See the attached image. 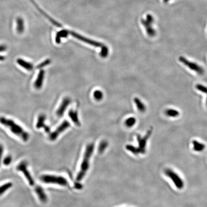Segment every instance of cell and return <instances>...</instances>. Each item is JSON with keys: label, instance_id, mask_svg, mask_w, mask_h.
Wrapping results in <instances>:
<instances>
[{"label": "cell", "instance_id": "obj_2", "mask_svg": "<svg viewBox=\"0 0 207 207\" xmlns=\"http://www.w3.org/2000/svg\"><path fill=\"white\" fill-rule=\"evenodd\" d=\"M94 144H89L87 145L84 152V155L81 165L80 171H79L76 177L78 181H81L85 177L89 168L91 157L94 151Z\"/></svg>", "mask_w": 207, "mask_h": 207}, {"label": "cell", "instance_id": "obj_22", "mask_svg": "<svg viewBox=\"0 0 207 207\" xmlns=\"http://www.w3.org/2000/svg\"><path fill=\"white\" fill-rule=\"evenodd\" d=\"M13 185V184L12 182L6 183L5 184L2 185L0 186V196H2L3 194H4L8 190L10 189Z\"/></svg>", "mask_w": 207, "mask_h": 207}, {"label": "cell", "instance_id": "obj_28", "mask_svg": "<svg viewBox=\"0 0 207 207\" xmlns=\"http://www.w3.org/2000/svg\"><path fill=\"white\" fill-rule=\"evenodd\" d=\"M94 97L96 100L101 101L103 98V93L100 90H96L94 93Z\"/></svg>", "mask_w": 207, "mask_h": 207}, {"label": "cell", "instance_id": "obj_11", "mask_svg": "<svg viewBox=\"0 0 207 207\" xmlns=\"http://www.w3.org/2000/svg\"><path fill=\"white\" fill-rule=\"evenodd\" d=\"M29 1H30V2L32 3V4L34 6H35L36 8L39 11V13H41L44 16H45V18H47L51 22V23L53 24L54 25H55V26H57L58 28H61V26H62L58 22H57L56 21H55L54 19L51 18V16H49L43 10L41 9L40 7L38 5V4L36 3V2H35L34 0H29Z\"/></svg>", "mask_w": 207, "mask_h": 207}, {"label": "cell", "instance_id": "obj_27", "mask_svg": "<svg viewBox=\"0 0 207 207\" xmlns=\"http://www.w3.org/2000/svg\"><path fill=\"white\" fill-rule=\"evenodd\" d=\"M107 145H108V142L107 141H103L101 142L98 147L99 152L100 154L103 153L107 147Z\"/></svg>", "mask_w": 207, "mask_h": 207}, {"label": "cell", "instance_id": "obj_13", "mask_svg": "<svg viewBox=\"0 0 207 207\" xmlns=\"http://www.w3.org/2000/svg\"><path fill=\"white\" fill-rule=\"evenodd\" d=\"M45 120H46V116L45 115H40L38 117V121L36 124V127L37 129H40L43 127L45 132L47 133H49L51 129L49 126L45 124Z\"/></svg>", "mask_w": 207, "mask_h": 207}, {"label": "cell", "instance_id": "obj_23", "mask_svg": "<svg viewBox=\"0 0 207 207\" xmlns=\"http://www.w3.org/2000/svg\"><path fill=\"white\" fill-rule=\"evenodd\" d=\"M165 114L170 117H175L179 116L180 113L178 110L174 109H168L165 110Z\"/></svg>", "mask_w": 207, "mask_h": 207}, {"label": "cell", "instance_id": "obj_20", "mask_svg": "<svg viewBox=\"0 0 207 207\" xmlns=\"http://www.w3.org/2000/svg\"><path fill=\"white\" fill-rule=\"evenodd\" d=\"M134 101L136 104L137 108L140 112L144 113L145 111L146 108L145 105L144 104V103L142 102V101L139 98L135 97L134 99Z\"/></svg>", "mask_w": 207, "mask_h": 207}, {"label": "cell", "instance_id": "obj_24", "mask_svg": "<svg viewBox=\"0 0 207 207\" xmlns=\"http://www.w3.org/2000/svg\"><path fill=\"white\" fill-rule=\"evenodd\" d=\"M126 148L127 151H129L135 155H137L140 154V151L138 147H136L133 145H129V144L127 145L126 146Z\"/></svg>", "mask_w": 207, "mask_h": 207}, {"label": "cell", "instance_id": "obj_8", "mask_svg": "<svg viewBox=\"0 0 207 207\" xmlns=\"http://www.w3.org/2000/svg\"><path fill=\"white\" fill-rule=\"evenodd\" d=\"M179 61L184 65L189 68L190 70L195 71L199 75H202L204 73V69L202 67L195 62H191L190 61H188L184 57H179Z\"/></svg>", "mask_w": 207, "mask_h": 207}, {"label": "cell", "instance_id": "obj_31", "mask_svg": "<svg viewBox=\"0 0 207 207\" xmlns=\"http://www.w3.org/2000/svg\"><path fill=\"white\" fill-rule=\"evenodd\" d=\"M51 63V61L49 59H47L44 61L43 62H41L40 63L36 66L37 69H41L44 67L46 66Z\"/></svg>", "mask_w": 207, "mask_h": 207}, {"label": "cell", "instance_id": "obj_17", "mask_svg": "<svg viewBox=\"0 0 207 207\" xmlns=\"http://www.w3.org/2000/svg\"><path fill=\"white\" fill-rule=\"evenodd\" d=\"M16 61L20 66L25 68L26 70L30 71L33 69L34 66L31 63L28 62L22 59H19V58L17 59Z\"/></svg>", "mask_w": 207, "mask_h": 207}, {"label": "cell", "instance_id": "obj_14", "mask_svg": "<svg viewBox=\"0 0 207 207\" xmlns=\"http://www.w3.org/2000/svg\"><path fill=\"white\" fill-rule=\"evenodd\" d=\"M35 191L40 201L42 202H46L48 200V197L42 187L36 185L35 187Z\"/></svg>", "mask_w": 207, "mask_h": 207}, {"label": "cell", "instance_id": "obj_3", "mask_svg": "<svg viewBox=\"0 0 207 207\" xmlns=\"http://www.w3.org/2000/svg\"><path fill=\"white\" fill-rule=\"evenodd\" d=\"M40 180L46 184H55L64 187L69 185L67 180L61 176L44 175L40 177Z\"/></svg>", "mask_w": 207, "mask_h": 207}, {"label": "cell", "instance_id": "obj_9", "mask_svg": "<svg viewBox=\"0 0 207 207\" xmlns=\"http://www.w3.org/2000/svg\"><path fill=\"white\" fill-rule=\"evenodd\" d=\"M69 34H70V35H71L72 36L76 38V39L80 40L82 41H83V42H84L86 43L92 45V46H93L95 47L102 48L104 45H103V44L101 43H100V42H97V41H96L93 40L92 39L86 38V37L79 35V34L73 32V31H69Z\"/></svg>", "mask_w": 207, "mask_h": 207}, {"label": "cell", "instance_id": "obj_16", "mask_svg": "<svg viewBox=\"0 0 207 207\" xmlns=\"http://www.w3.org/2000/svg\"><path fill=\"white\" fill-rule=\"evenodd\" d=\"M16 31L18 33L22 34L24 32L25 28V21L21 17L16 18Z\"/></svg>", "mask_w": 207, "mask_h": 207}, {"label": "cell", "instance_id": "obj_30", "mask_svg": "<svg viewBox=\"0 0 207 207\" xmlns=\"http://www.w3.org/2000/svg\"><path fill=\"white\" fill-rule=\"evenodd\" d=\"M12 162V157L11 155L6 156L3 160V164L5 166H8L10 165Z\"/></svg>", "mask_w": 207, "mask_h": 207}, {"label": "cell", "instance_id": "obj_19", "mask_svg": "<svg viewBox=\"0 0 207 207\" xmlns=\"http://www.w3.org/2000/svg\"><path fill=\"white\" fill-rule=\"evenodd\" d=\"M69 35V31L67 30H62L57 33L55 41L57 44H59L61 42L62 38H66Z\"/></svg>", "mask_w": 207, "mask_h": 207}, {"label": "cell", "instance_id": "obj_15", "mask_svg": "<svg viewBox=\"0 0 207 207\" xmlns=\"http://www.w3.org/2000/svg\"><path fill=\"white\" fill-rule=\"evenodd\" d=\"M45 76V71L43 70H41L38 74V77L36 78L35 83L34 86L37 89H40L42 87L43 84L44 79Z\"/></svg>", "mask_w": 207, "mask_h": 207}, {"label": "cell", "instance_id": "obj_21", "mask_svg": "<svg viewBox=\"0 0 207 207\" xmlns=\"http://www.w3.org/2000/svg\"><path fill=\"white\" fill-rule=\"evenodd\" d=\"M192 144L193 145V149L196 152H202L205 149L206 147L205 145L204 144L196 140L193 141Z\"/></svg>", "mask_w": 207, "mask_h": 207}, {"label": "cell", "instance_id": "obj_5", "mask_svg": "<svg viewBox=\"0 0 207 207\" xmlns=\"http://www.w3.org/2000/svg\"><path fill=\"white\" fill-rule=\"evenodd\" d=\"M16 170L19 172H21L24 174L30 185L33 186L35 185V181L28 169V163L26 162L23 161L20 162L16 167Z\"/></svg>", "mask_w": 207, "mask_h": 207}, {"label": "cell", "instance_id": "obj_10", "mask_svg": "<svg viewBox=\"0 0 207 207\" xmlns=\"http://www.w3.org/2000/svg\"><path fill=\"white\" fill-rule=\"evenodd\" d=\"M70 123L67 120H64L54 131L49 135V139L51 141H55L61 133L64 131L68 127H70Z\"/></svg>", "mask_w": 207, "mask_h": 207}, {"label": "cell", "instance_id": "obj_34", "mask_svg": "<svg viewBox=\"0 0 207 207\" xmlns=\"http://www.w3.org/2000/svg\"><path fill=\"white\" fill-rule=\"evenodd\" d=\"M5 56H2V55H0V61H3L5 60Z\"/></svg>", "mask_w": 207, "mask_h": 207}, {"label": "cell", "instance_id": "obj_6", "mask_svg": "<svg viewBox=\"0 0 207 207\" xmlns=\"http://www.w3.org/2000/svg\"><path fill=\"white\" fill-rule=\"evenodd\" d=\"M152 132V127H151L147 132L145 136L142 137L141 135L139 134L137 135V140L138 143L139 144V147L140 153L142 154H144L146 152V149L147 142L149 138L150 137Z\"/></svg>", "mask_w": 207, "mask_h": 207}, {"label": "cell", "instance_id": "obj_12", "mask_svg": "<svg viewBox=\"0 0 207 207\" xmlns=\"http://www.w3.org/2000/svg\"><path fill=\"white\" fill-rule=\"evenodd\" d=\"M71 102V100L69 98L66 97L65 98H64L62 103L59 106V109H58V110H57V116L59 117H62L64 113L66 110L67 108L70 104Z\"/></svg>", "mask_w": 207, "mask_h": 207}, {"label": "cell", "instance_id": "obj_7", "mask_svg": "<svg viewBox=\"0 0 207 207\" xmlns=\"http://www.w3.org/2000/svg\"><path fill=\"white\" fill-rule=\"evenodd\" d=\"M154 21V18L151 14H148L145 19H142L141 20L142 24L146 29L147 33L151 37L154 36L156 35V31L152 26Z\"/></svg>", "mask_w": 207, "mask_h": 207}, {"label": "cell", "instance_id": "obj_4", "mask_svg": "<svg viewBox=\"0 0 207 207\" xmlns=\"http://www.w3.org/2000/svg\"><path fill=\"white\" fill-rule=\"evenodd\" d=\"M165 175L172 180L177 188L181 189L184 187V181L177 173L169 168L165 170Z\"/></svg>", "mask_w": 207, "mask_h": 207}, {"label": "cell", "instance_id": "obj_29", "mask_svg": "<svg viewBox=\"0 0 207 207\" xmlns=\"http://www.w3.org/2000/svg\"><path fill=\"white\" fill-rule=\"evenodd\" d=\"M196 89L197 90H199L200 91H201L202 93H205L207 94V87H206L204 86H203L202 84H198L196 86ZM206 105L207 106V100H206Z\"/></svg>", "mask_w": 207, "mask_h": 207}, {"label": "cell", "instance_id": "obj_18", "mask_svg": "<svg viewBox=\"0 0 207 207\" xmlns=\"http://www.w3.org/2000/svg\"><path fill=\"white\" fill-rule=\"evenodd\" d=\"M69 117L71 119V120L74 122L75 124L77 126H80L81 125L80 121L79 120L78 112L76 111L71 110L68 113Z\"/></svg>", "mask_w": 207, "mask_h": 207}, {"label": "cell", "instance_id": "obj_25", "mask_svg": "<svg viewBox=\"0 0 207 207\" xmlns=\"http://www.w3.org/2000/svg\"><path fill=\"white\" fill-rule=\"evenodd\" d=\"M136 122V119L135 117H130L126 119L125 124L127 127H130L134 126Z\"/></svg>", "mask_w": 207, "mask_h": 207}, {"label": "cell", "instance_id": "obj_32", "mask_svg": "<svg viewBox=\"0 0 207 207\" xmlns=\"http://www.w3.org/2000/svg\"><path fill=\"white\" fill-rule=\"evenodd\" d=\"M3 147L2 144H0V165L1 164V162H2V157H3Z\"/></svg>", "mask_w": 207, "mask_h": 207}, {"label": "cell", "instance_id": "obj_26", "mask_svg": "<svg viewBox=\"0 0 207 207\" xmlns=\"http://www.w3.org/2000/svg\"><path fill=\"white\" fill-rule=\"evenodd\" d=\"M109 48L105 45H104L101 48V51L100 53V56L102 58H106L109 55Z\"/></svg>", "mask_w": 207, "mask_h": 207}, {"label": "cell", "instance_id": "obj_33", "mask_svg": "<svg viewBox=\"0 0 207 207\" xmlns=\"http://www.w3.org/2000/svg\"><path fill=\"white\" fill-rule=\"evenodd\" d=\"M7 47L5 45H0V52H3L6 51Z\"/></svg>", "mask_w": 207, "mask_h": 207}, {"label": "cell", "instance_id": "obj_1", "mask_svg": "<svg viewBox=\"0 0 207 207\" xmlns=\"http://www.w3.org/2000/svg\"><path fill=\"white\" fill-rule=\"evenodd\" d=\"M0 123L9 127L11 131L16 136L20 137L22 140L26 142L29 138V135L26 131L20 125L15 123V122L10 119H7L4 117H0Z\"/></svg>", "mask_w": 207, "mask_h": 207}]
</instances>
